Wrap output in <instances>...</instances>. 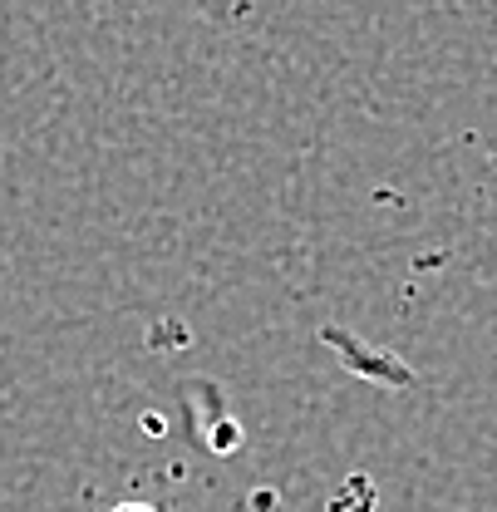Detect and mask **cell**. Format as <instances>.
<instances>
[{"mask_svg": "<svg viewBox=\"0 0 497 512\" xmlns=\"http://www.w3.org/2000/svg\"><path fill=\"white\" fill-rule=\"evenodd\" d=\"M114 512H168V508H153V503H119Z\"/></svg>", "mask_w": 497, "mask_h": 512, "instance_id": "cell-1", "label": "cell"}]
</instances>
